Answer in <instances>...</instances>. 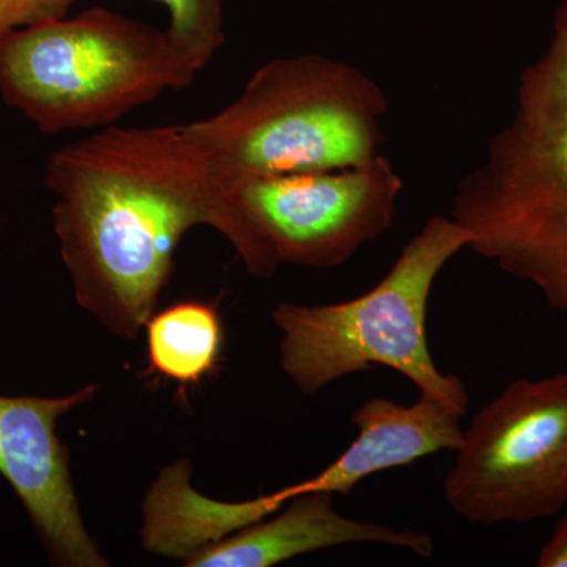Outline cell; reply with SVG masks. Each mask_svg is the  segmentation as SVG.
Segmentation results:
<instances>
[{"label": "cell", "mask_w": 567, "mask_h": 567, "mask_svg": "<svg viewBox=\"0 0 567 567\" xmlns=\"http://www.w3.org/2000/svg\"><path fill=\"white\" fill-rule=\"evenodd\" d=\"M44 185L78 305L123 339L155 315L189 230H233L229 194L185 125L96 130L51 153Z\"/></svg>", "instance_id": "6da1fadb"}, {"label": "cell", "mask_w": 567, "mask_h": 567, "mask_svg": "<svg viewBox=\"0 0 567 567\" xmlns=\"http://www.w3.org/2000/svg\"><path fill=\"white\" fill-rule=\"evenodd\" d=\"M468 248L567 315V0L548 47L518 78L513 117L454 189Z\"/></svg>", "instance_id": "7a4b0ae2"}, {"label": "cell", "mask_w": 567, "mask_h": 567, "mask_svg": "<svg viewBox=\"0 0 567 567\" xmlns=\"http://www.w3.org/2000/svg\"><path fill=\"white\" fill-rule=\"evenodd\" d=\"M385 92L350 63L306 52L271 59L221 111L185 132L224 189L276 175L360 166L379 156Z\"/></svg>", "instance_id": "3957f363"}, {"label": "cell", "mask_w": 567, "mask_h": 567, "mask_svg": "<svg viewBox=\"0 0 567 567\" xmlns=\"http://www.w3.org/2000/svg\"><path fill=\"white\" fill-rule=\"evenodd\" d=\"M197 74L166 29L103 7L0 40V96L43 134L115 125Z\"/></svg>", "instance_id": "277c9868"}, {"label": "cell", "mask_w": 567, "mask_h": 567, "mask_svg": "<svg viewBox=\"0 0 567 567\" xmlns=\"http://www.w3.org/2000/svg\"><path fill=\"white\" fill-rule=\"evenodd\" d=\"M468 244L470 235L451 216L435 215L368 292L339 303L276 306L284 374L301 393L315 395L344 377L383 365L464 416L468 391L457 375L436 368L427 309L436 278Z\"/></svg>", "instance_id": "5b68a950"}, {"label": "cell", "mask_w": 567, "mask_h": 567, "mask_svg": "<svg viewBox=\"0 0 567 567\" xmlns=\"http://www.w3.org/2000/svg\"><path fill=\"white\" fill-rule=\"evenodd\" d=\"M404 181L383 153L346 169L276 175L226 189L229 241L254 278L282 265L331 270L393 227Z\"/></svg>", "instance_id": "8992f818"}, {"label": "cell", "mask_w": 567, "mask_h": 567, "mask_svg": "<svg viewBox=\"0 0 567 567\" xmlns=\"http://www.w3.org/2000/svg\"><path fill=\"white\" fill-rule=\"evenodd\" d=\"M470 524H528L567 505V372L518 379L470 421L443 481Z\"/></svg>", "instance_id": "52a82bcc"}, {"label": "cell", "mask_w": 567, "mask_h": 567, "mask_svg": "<svg viewBox=\"0 0 567 567\" xmlns=\"http://www.w3.org/2000/svg\"><path fill=\"white\" fill-rule=\"evenodd\" d=\"M96 391L99 386L87 385L59 398L0 394V475L21 499L58 566H110L85 528L69 451L58 434L59 420Z\"/></svg>", "instance_id": "ba28073f"}, {"label": "cell", "mask_w": 567, "mask_h": 567, "mask_svg": "<svg viewBox=\"0 0 567 567\" xmlns=\"http://www.w3.org/2000/svg\"><path fill=\"white\" fill-rule=\"evenodd\" d=\"M349 544H382L421 558H432L435 550L434 539L425 533L354 520L336 511L330 492H305L289 499L274 517H265L200 548L183 566L270 567Z\"/></svg>", "instance_id": "9c48e42d"}, {"label": "cell", "mask_w": 567, "mask_h": 567, "mask_svg": "<svg viewBox=\"0 0 567 567\" xmlns=\"http://www.w3.org/2000/svg\"><path fill=\"white\" fill-rule=\"evenodd\" d=\"M462 415L434 395L421 393L413 405L374 398L354 410L357 439L327 468L287 486L290 498L305 492L349 495L365 477L415 464L440 451L456 453L464 440Z\"/></svg>", "instance_id": "30bf717a"}, {"label": "cell", "mask_w": 567, "mask_h": 567, "mask_svg": "<svg viewBox=\"0 0 567 567\" xmlns=\"http://www.w3.org/2000/svg\"><path fill=\"white\" fill-rule=\"evenodd\" d=\"M148 368L182 390L199 385L216 371L223 349L218 309L204 301H181L145 323Z\"/></svg>", "instance_id": "8fae6325"}, {"label": "cell", "mask_w": 567, "mask_h": 567, "mask_svg": "<svg viewBox=\"0 0 567 567\" xmlns=\"http://www.w3.org/2000/svg\"><path fill=\"white\" fill-rule=\"evenodd\" d=\"M169 13L167 33L197 73L226 43L224 0H155Z\"/></svg>", "instance_id": "7c38bea8"}, {"label": "cell", "mask_w": 567, "mask_h": 567, "mask_svg": "<svg viewBox=\"0 0 567 567\" xmlns=\"http://www.w3.org/2000/svg\"><path fill=\"white\" fill-rule=\"evenodd\" d=\"M78 0H0V40L41 22L69 17Z\"/></svg>", "instance_id": "4fadbf2b"}, {"label": "cell", "mask_w": 567, "mask_h": 567, "mask_svg": "<svg viewBox=\"0 0 567 567\" xmlns=\"http://www.w3.org/2000/svg\"><path fill=\"white\" fill-rule=\"evenodd\" d=\"M539 567H567V513L555 525L554 533L536 558Z\"/></svg>", "instance_id": "5bb4252c"}]
</instances>
